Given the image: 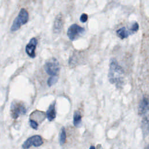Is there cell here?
Here are the masks:
<instances>
[{
	"mask_svg": "<svg viewBox=\"0 0 149 149\" xmlns=\"http://www.w3.org/2000/svg\"><path fill=\"white\" fill-rule=\"evenodd\" d=\"M108 76L109 81L117 87H121L123 84L124 70L115 59L111 61Z\"/></svg>",
	"mask_w": 149,
	"mask_h": 149,
	"instance_id": "obj_1",
	"label": "cell"
},
{
	"mask_svg": "<svg viewBox=\"0 0 149 149\" xmlns=\"http://www.w3.org/2000/svg\"><path fill=\"white\" fill-rule=\"evenodd\" d=\"M29 20V13L25 9H21L17 16L14 20L11 26L10 30L15 31L19 30L22 25L27 23Z\"/></svg>",
	"mask_w": 149,
	"mask_h": 149,
	"instance_id": "obj_2",
	"label": "cell"
},
{
	"mask_svg": "<svg viewBox=\"0 0 149 149\" xmlns=\"http://www.w3.org/2000/svg\"><path fill=\"white\" fill-rule=\"evenodd\" d=\"M27 109L24 104L20 101H13L10 105V115L13 119H16L21 115H24Z\"/></svg>",
	"mask_w": 149,
	"mask_h": 149,
	"instance_id": "obj_3",
	"label": "cell"
},
{
	"mask_svg": "<svg viewBox=\"0 0 149 149\" xmlns=\"http://www.w3.org/2000/svg\"><path fill=\"white\" fill-rule=\"evenodd\" d=\"M85 33L86 30L83 27L76 24H73L69 27L67 35L71 41H74L83 36Z\"/></svg>",
	"mask_w": 149,
	"mask_h": 149,
	"instance_id": "obj_4",
	"label": "cell"
},
{
	"mask_svg": "<svg viewBox=\"0 0 149 149\" xmlns=\"http://www.w3.org/2000/svg\"><path fill=\"white\" fill-rule=\"evenodd\" d=\"M44 69L48 74L51 76H56L60 69L58 60L54 58L50 59L45 63L44 65Z\"/></svg>",
	"mask_w": 149,
	"mask_h": 149,
	"instance_id": "obj_5",
	"label": "cell"
},
{
	"mask_svg": "<svg viewBox=\"0 0 149 149\" xmlns=\"http://www.w3.org/2000/svg\"><path fill=\"white\" fill-rule=\"evenodd\" d=\"M139 30V24L137 22H134L132 24L131 26L126 29V27H122L116 31L117 36L121 39L127 38L131 34H133L137 32Z\"/></svg>",
	"mask_w": 149,
	"mask_h": 149,
	"instance_id": "obj_6",
	"label": "cell"
},
{
	"mask_svg": "<svg viewBox=\"0 0 149 149\" xmlns=\"http://www.w3.org/2000/svg\"><path fill=\"white\" fill-rule=\"evenodd\" d=\"M43 144L42 137L39 135L33 136L27 139L24 143L22 144V148L23 149H28L32 146L35 147H38Z\"/></svg>",
	"mask_w": 149,
	"mask_h": 149,
	"instance_id": "obj_7",
	"label": "cell"
},
{
	"mask_svg": "<svg viewBox=\"0 0 149 149\" xmlns=\"http://www.w3.org/2000/svg\"><path fill=\"white\" fill-rule=\"evenodd\" d=\"M149 111V99L144 97L140 101L138 106V114L140 116L146 115Z\"/></svg>",
	"mask_w": 149,
	"mask_h": 149,
	"instance_id": "obj_8",
	"label": "cell"
},
{
	"mask_svg": "<svg viewBox=\"0 0 149 149\" xmlns=\"http://www.w3.org/2000/svg\"><path fill=\"white\" fill-rule=\"evenodd\" d=\"M37 44V40L36 38H32L26 47V52L27 54L32 58L36 56V48Z\"/></svg>",
	"mask_w": 149,
	"mask_h": 149,
	"instance_id": "obj_9",
	"label": "cell"
},
{
	"mask_svg": "<svg viewBox=\"0 0 149 149\" xmlns=\"http://www.w3.org/2000/svg\"><path fill=\"white\" fill-rule=\"evenodd\" d=\"M63 27V17L62 15L60 13L55 17L53 30L55 33H59L61 32Z\"/></svg>",
	"mask_w": 149,
	"mask_h": 149,
	"instance_id": "obj_10",
	"label": "cell"
},
{
	"mask_svg": "<svg viewBox=\"0 0 149 149\" xmlns=\"http://www.w3.org/2000/svg\"><path fill=\"white\" fill-rule=\"evenodd\" d=\"M141 131L144 138L149 133V115L145 116L141 122Z\"/></svg>",
	"mask_w": 149,
	"mask_h": 149,
	"instance_id": "obj_11",
	"label": "cell"
},
{
	"mask_svg": "<svg viewBox=\"0 0 149 149\" xmlns=\"http://www.w3.org/2000/svg\"><path fill=\"white\" fill-rule=\"evenodd\" d=\"M47 117L49 121H52L56 117V110H55V101H54L50 104L48 109L47 111Z\"/></svg>",
	"mask_w": 149,
	"mask_h": 149,
	"instance_id": "obj_12",
	"label": "cell"
},
{
	"mask_svg": "<svg viewBox=\"0 0 149 149\" xmlns=\"http://www.w3.org/2000/svg\"><path fill=\"white\" fill-rule=\"evenodd\" d=\"M73 125L76 127H79L81 125V115L80 111H76L73 114Z\"/></svg>",
	"mask_w": 149,
	"mask_h": 149,
	"instance_id": "obj_13",
	"label": "cell"
},
{
	"mask_svg": "<svg viewBox=\"0 0 149 149\" xmlns=\"http://www.w3.org/2000/svg\"><path fill=\"white\" fill-rule=\"evenodd\" d=\"M66 139V131L63 127H62L60 130L59 135V141L60 144L62 146L63 145Z\"/></svg>",
	"mask_w": 149,
	"mask_h": 149,
	"instance_id": "obj_14",
	"label": "cell"
},
{
	"mask_svg": "<svg viewBox=\"0 0 149 149\" xmlns=\"http://www.w3.org/2000/svg\"><path fill=\"white\" fill-rule=\"evenodd\" d=\"M58 80V77L57 76H51L48 79V81H47V84H48V86L51 87L52 85L55 84L57 82Z\"/></svg>",
	"mask_w": 149,
	"mask_h": 149,
	"instance_id": "obj_15",
	"label": "cell"
},
{
	"mask_svg": "<svg viewBox=\"0 0 149 149\" xmlns=\"http://www.w3.org/2000/svg\"><path fill=\"white\" fill-rule=\"evenodd\" d=\"M30 126L35 129V130H37V127H38V123L37 122H36L35 120H33V119H30Z\"/></svg>",
	"mask_w": 149,
	"mask_h": 149,
	"instance_id": "obj_16",
	"label": "cell"
},
{
	"mask_svg": "<svg viewBox=\"0 0 149 149\" xmlns=\"http://www.w3.org/2000/svg\"><path fill=\"white\" fill-rule=\"evenodd\" d=\"M88 19V15L86 13H83L80 17V22H81L82 23H85Z\"/></svg>",
	"mask_w": 149,
	"mask_h": 149,
	"instance_id": "obj_17",
	"label": "cell"
},
{
	"mask_svg": "<svg viewBox=\"0 0 149 149\" xmlns=\"http://www.w3.org/2000/svg\"><path fill=\"white\" fill-rule=\"evenodd\" d=\"M89 149H95V147H94V146H90V148H89Z\"/></svg>",
	"mask_w": 149,
	"mask_h": 149,
	"instance_id": "obj_18",
	"label": "cell"
},
{
	"mask_svg": "<svg viewBox=\"0 0 149 149\" xmlns=\"http://www.w3.org/2000/svg\"><path fill=\"white\" fill-rule=\"evenodd\" d=\"M146 149H149V144H148V146L146 147Z\"/></svg>",
	"mask_w": 149,
	"mask_h": 149,
	"instance_id": "obj_19",
	"label": "cell"
}]
</instances>
